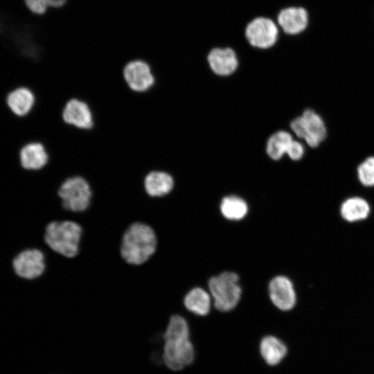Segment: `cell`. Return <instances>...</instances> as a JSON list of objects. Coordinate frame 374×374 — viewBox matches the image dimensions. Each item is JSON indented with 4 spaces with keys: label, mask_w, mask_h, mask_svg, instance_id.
Returning <instances> with one entry per match:
<instances>
[{
    "label": "cell",
    "mask_w": 374,
    "mask_h": 374,
    "mask_svg": "<svg viewBox=\"0 0 374 374\" xmlns=\"http://www.w3.org/2000/svg\"><path fill=\"white\" fill-rule=\"evenodd\" d=\"M28 10L33 15H45L50 9L48 0H24Z\"/></svg>",
    "instance_id": "cell-23"
},
{
    "label": "cell",
    "mask_w": 374,
    "mask_h": 374,
    "mask_svg": "<svg viewBox=\"0 0 374 374\" xmlns=\"http://www.w3.org/2000/svg\"><path fill=\"white\" fill-rule=\"evenodd\" d=\"M21 167L27 171H39L49 163L50 154L46 145L38 141L26 143L19 152Z\"/></svg>",
    "instance_id": "cell-13"
},
{
    "label": "cell",
    "mask_w": 374,
    "mask_h": 374,
    "mask_svg": "<svg viewBox=\"0 0 374 374\" xmlns=\"http://www.w3.org/2000/svg\"><path fill=\"white\" fill-rule=\"evenodd\" d=\"M10 111L17 117H25L33 110L37 97L30 87L19 86L10 90L6 98Z\"/></svg>",
    "instance_id": "cell-14"
},
{
    "label": "cell",
    "mask_w": 374,
    "mask_h": 374,
    "mask_svg": "<svg viewBox=\"0 0 374 374\" xmlns=\"http://www.w3.org/2000/svg\"><path fill=\"white\" fill-rule=\"evenodd\" d=\"M357 177L364 186H374V157L365 159L357 167Z\"/></svg>",
    "instance_id": "cell-22"
},
{
    "label": "cell",
    "mask_w": 374,
    "mask_h": 374,
    "mask_svg": "<svg viewBox=\"0 0 374 374\" xmlns=\"http://www.w3.org/2000/svg\"><path fill=\"white\" fill-rule=\"evenodd\" d=\"M286 154L294 161L300 160L304 154V148L300 142L293 140Z\"/></svg>",
    "instance_id": "cell-24"
},
{
    "label": "cell",
    "mask_w": 374,
    "mask_h": 374,
    "mask_svg": "<svg viewBox=\"0 0 374 374\" xmlns=\"http://www.w3.org/2000/svg\"><path fill=\"white\" fill-rule=\"evenodd\" d=\"M185 308L197 316H206L210 312L213 303L208 290L201 287L191 288L183 299Z\"/></svg>",
    "instance_id": "cell-17"
},
{
    "label": "cell",
    "mask_w": 374,
    "mask_h": 374,
    "mask_svg": "<svg viewBox=\"0 0 374 374\" xmlns=\"http://www.w3.org/2000/svg\"><path fill=\"white\" fill-rule=\"evenodd\" d=\"M220 211L225 219L235 222L240 221L247 216L249 208L242 198L236 195H229L222 199Z\"/></svg>",
    "instance_id": "cell-19"
},
{
    "label": "cell",
    "mask_w": 374,
    "mask_h": 374,
    "mask_svg": "<svg viewBox=\"0 0 374 374\" xmlns=\"http://www.w3.org/2000/svg\"><path fill=\"white\" fill-rule=\"evenodd\" d=\"M271 303L279 310L290 311L296 303V293L291 279L285 275L274 276L268 285Z\"/></svg>",
    "instance_id": "cell-10"
},
{
    "label": "cell",
    "mask_w": 374,
    "mask_h": 374,
    "mask_svg": "<svg viewBox=\"0 0 374 374\" xmlns=\"http://www.w3.org/2000/svg\"><path fill=\"white\" fill-rule=\"evenodd\" d=\"M69 0H48L49 7L52 9H60L64 8Z\"/></svg>",
    "instance_id": "cell-25"
},
{
    "label": "cell",
    "mask_w": 374,
    "mask_h": 374,
    "mask_svg": "<svg viewBox=\"0 0 374 374\" xmlns=\"http://www.w3.org/2000/svg\"><path fill=\"white\" fill-rule=\"evenodd\" d=\"M294 139L289 132L278 131L272 134L267 143V153L273 160L280 159L286 154L288 148Z\"/></svg>",
    "instance_id": "cell-21"
},
{
    "label": "cell",
    "mask_w": 374,
    "mask_h": 374,
    "mask_svg": "<svg viewBox=\"0 0 374 374\" xmlns=\"http://www.w3.org/2000/svg\"><path fill=\"white\" fill-rule=\"evenodd\" d=\"M158 238L154 229L148 224L136 221L123 232L119 247L122 259L128 265L140 266L156 253Z\"/></svg>",
    "instance_id": "cell-1"
},
{
    "label": "cell",
    "mask_w": 374,
    "mask_h": 374,
    "mask_svg": "<svg viewBox=\"0 0 374 374\" xmlns=\"http://www.w3.org/2000/svg\"><path fill=\"white\" fill-rule=\"evenodd\" d=\"M210 70L215 75L229 76L238 69L240 62L236 51L231 47H215L206 57Z\"/></svg>",
    "instance_id": "cell-12"
},
{
    "label": "cell",
    "mask_w": 374,
    "mask_h": 374,
    "mask_svg": "<svg viewBox=\"0 0 374 374\" xmlns=\"http://www.w3.org/2000/svg\"><path fill=\"white\" fill-rule=\"evenodd\" d=\"M123 80L134 93H145L152 89L156 82L153 68L147 60L135 58L129 60L122 70Z\"/></svg>",
    "instance_id": "cell-8"
},
{
    "label": "cell",
    "mask_w": 374,
    "mask_h": 374,
    "mask_svg": "<svg viewBox=\"0 0 374 374\" xmlns=\"http://www.w3.org/2000/svg\"><path fill=\"white\" fill-rule=\"evenodd\" d=\"M280 30L271 18L258 16L251 20L244 29L249 44L256 49L267 50L274 47L280 37Z\"/></svg>",
    "instance_id": "cell-7"
},
{
    "label": "cell",
    "mask_w": 374,
    "mask_h": 374,
    "mask_svg": "<svg viewBox=\"0 0 374 374\" xmlns=\"http://www.w3.org/2000/svg\"><path fill=\"white\" fill-rule=\"evenodd\" d=\"M276 22L283 33L290 36L299 35L308 28L309 13L303 6H287L279 11Z\"/></svg>",
    "instance_id": "cell-11"
},
{
    "label": "cell",
    "mask_w": 374,
    "mask_h": 374,
    "mask_svg": "<svg viewBox=\"0 0 374 374\" xmlns=\"http://www.w3.org/2000/svg\"><path fill=\"white\" fill-rule=\"evenodd\" d=\"M163 359L166 366L179 371L190 365L195 359V350L190 340L189 325L185 321H170L163 334Z\"/></svg>",
    "instance_id": "cell-2"
},
{
    "label": "cell",
    "mask_w": 374,
    "mask_h": 374,
    "mask_svg": "<svg viewBox=\"0 0 374 374\" xmlns=\"http://www.w3.org/2000/svg\"><path fill=\"white\" fill-rule=\"evenodd\" d=\"M260 352L265 362L270 366L278 364L285 357L287 348L278 337L267 335L260 342Z\"/></svg>",
    "instance_id": "cell-18"
},
{
    "label": "cell",
    "mask_w": 374,
    "mask_h": 374,
    "mask_svg": "<svg viewBox=\"0 0 374 374\" xmlns=\"http://www.w3.org/2000/svg\"><path fill=\"white\" fill-rule=\"evenodd\" d=\"M61 116L64 124L79 130H91L95 123L89 105L85 100L75 97L65 103Z\"/></svg>",
    "instance_id": "cell-9"
},
{
    "label": "cell",
    "mask_w": 374,
    "mask_h": 374,
    "mask_svg": "<svg viewBox=\"0 0 374 374\" xmlns=\"http://www.w3.org/2000/svg\"><path fill=\"white\" fill-rule=\"evenodd\" d=\"M208 290L213 303L218 311L227 312L234 310L242 296L240 277L234 271H225L211 277Z\"/></svg>",
    "instance_id": "cell-4"
},
{
    "label": "cell",
    "mask_w": 374,
    "mask_h": 374,
    "mask_svg": "<svg viewBox=\"0 0 374 374\" xmlns=\"http://www.w3.org/2000/svg\"><path fill=\"white\" fill-rule=\"evenodd\" d=\"M12 267L15 274L21 279L28 281L37 280L47 270L46 253L39 247L26 248L13 258Z\"/></svg>",
    "instance_id": "cell-6"
},
{
    "label": "cell",
    "mask_w": 374,
    "mask_h": 374,
    "mask_svg": "<svg viewBox=\"0 0 374 374\" xmlns=\"http://www.w3.org/2000/svg\"><path fill=\"white\" fill-rule=\"evenodd\" d=\"M369 211L368 203L359 197L348 198L341 206V216L348 222L364 220L368 215Z\"/></svg>",
    "instance_id": "cell-20"
},
{
    "label": "cell",
    "mask_w": 374,
    "mask_h": 374,
    "mask_svg": "<svg viewBox=\"0 0 374 374\" xmlns=\"http://www.w3.org/2000/svg\"><path fill=\"white\" fill-rule=\"evenodd\" d=\"M57 195L62 209L74 213L86 211L93 199L90 183L80 175L64 179L58 186Z\"/></svg>",
    "instance_id": "cell-5"
},
{
    "label": "cell",
    "mask_w": 374,
    "mask_h": 374,
    "mask_svg": "<svg viewBox=\"0 0 374 374\" xmlns=\"http://www.w3.org/2000/svg\"><path fill=\"white\" fill-rule=\"evenodd\" d=\"M175 185L172 177L162 170H150L144 177L143 188L151 198H159L168 195Z\"/></svg>",
    "instance_id": "cell-15"
},
{
    "label": "cell",
    "mask_w": 374,
    "mask_h": 374,
    "mask_svg": "<svg viewBox=\"0 0 374 374\" xmlns=\"http://www.w3.org/2000/svg\"><path fill=\"white\" fill-rule=\"evenodd\" d=\"M305 134L303 140L311 148H317L327 136V129L323 118L313 109H305L302 116Z\"/></svg>",
    "instance_id": "cell-16"
},
{
    "label": "cell",
    "mask_w": 374,
    "mask_h": 374,
    "mask_svg": "<svg viewBox=\"0 0 374 374\" xmlns=\"http://www.w3.org/2000/svg\"><path fill=\"white\" fill-rule=\"evenodd\" d=\"M82 234L80 223L71 220H53L44 227L43 242L55 253L73 258L80 252Z\"/></svg>",
    "instance_id": "cell-3"
}]
</instances>
